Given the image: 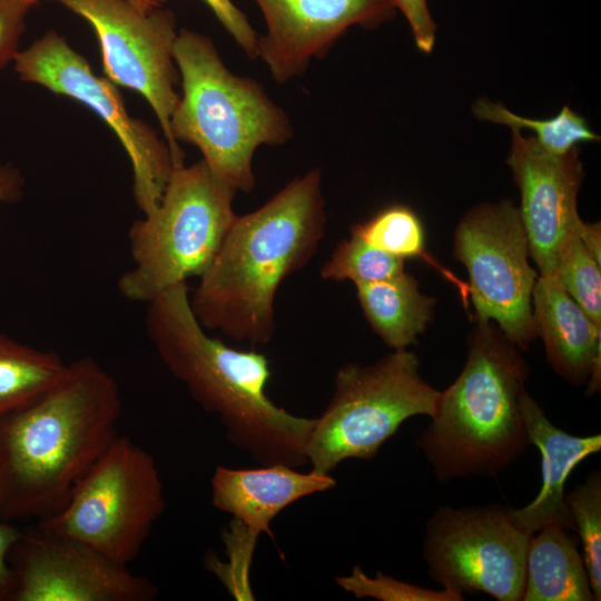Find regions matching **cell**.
I'll list each match as a JSON object with an SVG mask.
<instances>
[{
  "label": "cell",
  "instance_id": "25",
  "mask_svg": "<svg viewBox=\"0 0 601 601\" xmlns=\"http://www.w3.org/2000/svg\"><path fill=\"white\" fill-rule=\"evenodd\" d=\"M595 601L601 600V473L593 471L565 494Z\"/></svg>",
  "mask_w": 601,
  "mask_h": 601
},
{
  "label": "cell",
  "instance_id": "10",
  "mask_svg": "<svg viewBox=\"0 0 601 601\" xmlns=\"http://www.w3.org/2000/svg\"><path fill=\"white\" fill-rule=\"evenodd\" d=\"M531 536L506 505L440 506L425 525L426 572L443 589L461 594L520 601Z\"/></svg>",
  "mask_w": 601,
  "mask_h": 601
},
{
  "label": "cell",
  "instance_id": "17",
  "mask_svg": "<svg viewBox=\"0 0 601 601\" xmlns=\"http://www.w3.org/2000/svg\"><path fill=\"white\" fill-rule=\"evenodd\" d=\"M538 336L553 371L587 394L600 391L601 326H598L551 275H539L532 292Z\"/></svg>",
  "mask_w": 601,
  "mask_h": 601
},
{
  "label": "cell",
  "instance_id": "3",
  "mask_svg": "<svg viewBox=\"0 0 601 601\" xmlns=\"http://www.w3.org/2000/svg\"><path fill=\"white\" fill-rule=\"evenodd\" d=\"M189 293L183 283L148 304L146 332L165 366L205 411L219 416L231 445L262 465H305L315 418L275 405L266 394L267 357L209 336L191 309Z\"/></svg>",
  "mask_w": 601,
  "mask_h": 601
},
{
  "label": "cell",
  "instance_id": "23",
  "mask_svg": "<svg viewBox=\"0 0 601 601\" xmlns=\"http://www.w3.org/2000/svg\"><path fill=\"white\" fill-rule=\"evenodd\" d=\"M351 234L394 257L404 260L423 258L451 277L446 269L428 257L422 221L406 205L393 204L382 208L365 221L353 225Z\"/></svg>",
  "mask_w": 601,
  "mask_h": 601
},
{
  "label": "cell",
  "instance_id": "4",
  "mask_svg": "<svg viewBox=\"0 0 601 601\" xmlns=\"http://www.w3.org/2000/svg\"><path fill=\"white\" fill-rule=\"evenodd\" d=\"M529 367L500 328L477 318L466 362L436 402L416 446L439 482L495 477L531 445L522 397Z\"/></svg>",
  "mask_w": 601,
  "mask_h": 601
},
{
  "label": "cell",
  "instance_id": "31",
  "mask_svg": "<svg viewBox=\"0 0 601 601\" xmlns=\"http://www.w3.org/2000/svg\"><path fill=\"white\" fill-rule=\"evenodd\" d=\"M21 533L12 522L0 521V601H12L14 594L16 581L9 554Z\"/></svg>",
  "mask_w": 601,
  "mask_h": 601
},
{
  "label": "cell",
  "instance_id": "20",
  "mask_svg": "<svg viewBox=\"0 0 601 601\" xmlns=\"http://www.w3.org/2000/svg\"><path fill=\"white\" fill-rule=\"evenodd\" d=\"M355 287L366 321L393 349L415 344L433 317L435 299L423 294L406 272Z\"/></svg>",
  "mask_w": 601,
  "mask_h": 601
},
{
  "label": "cell",
  "instance_id": "26",
  "mask_svg": "<svg viewBox=\"0 0 601 601\" xmlns=\"http://www.w3.org/2000/svg\"><path fill=\"white\" fill-rule=\"evenodd\" d=\"M579 233L561 249L552 275L587 315L601 326V265L585 249Z\"/></svg>",
  "mask_w": 601,
  "mask_h": 601
},
{
  "label": "cell",
  "instance_id": "1",
  "mask_svg": "<svg viewBox=\"0 0 601 601\" xmlns=\"http://www.w3.org/2000/svg\"><path fill=\"white\" fill-rule=\"evenodd\" d=\"M118 383L82 356L32 403L0 417V521L45 519L118 435Z\"/></svg>",
  "mask_w": 601,
  "mask_h": 601
},
{
  "label": "cell",
  "instance_id": "22",
  "mask_svg": "<svg viewBox=\"0 0 601 601\" xmlns=\"http://www.w3.org/2000/svg\"><path fill=\"white\" fill-rule=\"evenodd\" d=\"M473 114L481 120L502 124L511 129H531L539 144L553 154H565L580 142L600 140L587 120L569 105L552 118L530 119L513 114L500 102L481 98L473 105Z\"/></svg>",
  "mask_w": 601,
  "mask_h": 601
},
{
  "label": "cell",
  "instance_id": "5",
  "mask_svg": "<svg viewBox=\"0 0 601 601\" xmlns=\"http://www.w3.org/2000/svg\"><path fill=\"white\" fill-rule=\"evenodd\" d=\"M174 59L181 79L170 118L174 141L194 145L217 176L237 191H252L256 149L290 140L289 118L260 83L225 66L208 36L178 31Z\"/></svg>",
  "mask_w": 601,
  "mask_h": 601
},
{
  "label": "cell",
  "instance_id": "33",
  "mask_svg": "<svg viewBox=\"0 0 601 601\" xmlns=\"http://www.w3.org/2000/svg\"><path fill=\"white\" fill-rule=\"evenodd\" d=\"M579 237L593 257V259L601 265V228L600 223H584L582 221Z\"/></svg>",
  "mask_w": 601,
  "mask_h": 601
},
{
  "label": "cell",
  "instance_id": "12",
  "mask_svg": "<svg viewBox=\"0 0 601 601\" xmlns=\"http://www.w3.org/2000/svg\"><path fill=\"white\" fill-rule=\"evenodd\" d=\"M96 33L104 72L117 87L141 95L152 108L176 165L184 152L174 141L170 118L178 102L174 59L178 35L171 10L144 8L131 0H57Z\"/></svg>",
  "mask_w": 601,
  "mask_h": 601
},
{
  "label": "cell",
  "instance_id": "15",
  "mask_svg": "<svg viewBox=\"0 0 601 601\" xmlns=\"http://www.w3.org/2000/svg\"><path fill=\"white\" fill-rule=\"evenodd\" d=\"M511 130L506 162L521 194L519 210L530 258L539 275H551L561 249L580 231L583 221L577 207L584 176L580 149L577 146L565 154H553L535 137Z\"/></svg>",
  "mask_w": 601,
  "mask_h": 601
},
{
  "label": "cell",
  "instance_id": "11",
  "mask_svg": "<svg viewBox=\"0 0 601 601\" xmlns=\"http://www.w3.org/2000/svg\"><path fill=\"white\" fill-rule=\"evenodd\" d=\"M13 62L22 81L87 106L109 126L130 160L137 207L141 214L152 210L177 165L167 141L128 114L117 86L93 73L86 58L52 30L19 50Z\"/></svg>",
  "mask_w": 601,
  "mask_h": 601
},
{
  "label": "cell",
  "instance_id": "14",
  "mask_svg": "<svg viewBox=\"0 0 601 601\" xmlns=\"http://www.w3.org/2000/svg\"><path fill=\"white\" fill-rule=\"evenodd\" d=\"M336 486L331 474L295 471L284 464L256 469L217 466L211 477V504L234 516L224 533L228 563L208 559V568L228 587L236 577L246 584L253 550L260 533L272 536L270 522L294 502ZM237 579V582H238Z\"/></svg>",
  "mask_w": 601,
  "mask_h": 601
},
{
  "label": "cell",
  "instance_id": "29",
  "mask_svg": "<svg viewBox=\"0 0 601 601\" xmlns=\"http://www.w3.org/2000/svg\"><path fill=\"white\" fill-rule=\"evenodd\" d=\"M30 7L18 0H0V70L13 61Z\"/></svg>",
  "mask_w": 601,
  "mask_h": 601
},
{
  "label": "cell",
  "instance_id": "16",
  "mask_svg": "<svg viewBox=\"0 0 601 601\" xmlns=\"http://www.w3.org/2000/svg\"><path fill=\"white\" fill-rule=\"evenodd\" d=\"M266 33L258 37L257 59L279 85L302 77L313 59L324 58L353 26L374 29L392 20L394 0H253Z\"/></svg>",
  "mask_w": 601,
  "mask_h": 601
},
{
  "label": "cell",
  "instance_id": "18",
  "mask_svg": "<svg viewBox=\"0 0 601 601\" xmlns=\"http://www.w3.org/2000/svg\"><path fill=\"white\" fill-rule=\"evenodd\" d=\"M522 411L531 440L541 453L542 485L536 497L521 509H512L519 526L533 535L549 523L574 531L565 504V482L585 457L601 450V435L577 436L556 427L538 402L525 391Z\"/></svg>",
  "mask_w": 601,
  "mask_h": 601
},
{
  "label": "cell",
  "instance_id": "27",
  "mask_svg": "<svg viewBox=\"0 0 601 601\" xmlns=\"http://www.w3.org/2000/svg\"><path fill=\"white\" fill-rule=\"evenodd\" d=\"M335 582L357 599L374 598L382 601H462L464 599L463 594L449 589L430 590L396 580L382 572L370 578L358 565L353 568L349 575L336 577Z\"/></svg>",
  "mask_w": 601,
  "mask_h": 601
},
{
  "label": "cell",
  "instance_id": "9",
  "mask_svg": "<svg viewBox=\"0 0 601 601\" xmlns=\"http://www.w3.org/2000/svg\"><path fill=\"white\" fill-rule=\"evenodd\" d=\"M453 255L469 274L476 318L493 322L519 349L538 337L532 292L539 274L531 266L519 207L510 200L484 203L457 224Z\"/></svg>",
  "mask_w": 601,
  "mask_h": 601
},
{
  "label": "cell",
  "instance_id": "24",
  "mask_svg": "<svg viewBox=\"0 0 601 601\" xmlns=\"http://www.w3.org/2000/svg\"><path fill=\"white\" fill-rule=\"evenodd\" d=\"M404 259L394 257L351 234L334 248L321 276L328 280H349L354 285L387 279L405 272Z\"/></svg>",
  "mask_w": 601,
  "mask_h": 601
},
{
  "label": "cell",
  "instance_id": "32",
  "mask_svg": "<svg viewBox=\"0 0 601 601\" xmlns=\"http://www.w3.org/2000/svg\"><path fill=\"white\" fill-rule=\"evenodd\" d=\"M22 186L23 180L20 171L11 165L0 162V204L19 199Z\"/></svg>",
  "mask_w": 601,
  "mask_h": 601
},
{
  "label": "cell",
  "instance_id": "6",
  "mask_svg": "<svg viewBox=\"0 0 601 601\" xmlns=\"http://www.w3.org/2000/svg\"><path fill=\"white\" fill-rule=\"evenodd\" d=\"M236 193L203 159L176 166L157 206L129 228L132 265L117 282L119 294L148 305L204 275L237 218Z\"/></svg>",
  "mask_w": 601,
  "mask_h": 601
},
{
  "label": "cell",
  "instance_id": "34",
  "mask_svg": "<svg viewBox=\"0 0 601 601\" xmlns=\"http://www.w3.org/2000/svg\"><path fill=\"white\" fill-rule=\"evenodd\" d=\"M24 4H27L28 7H32L33 4L38 3L39 1L41 0H18ZM134 1L135 3L144 7V8H155V7H159V6H155L152 4L149 0H131Z\"/></svg>",
  "mask_w": 601,
  "mask_h": 601
},
{
  "label": "cell",
  "instance_id": "7",
  "mask_svg": "<svg viewBox=\"0 0 601 601\" xmlns=\"http://www.w3.org/2000/svg\"><path fill=\"white\" fill-rule=\"evenodd\" d=\"M420 366L407 348L372 364L342 366L331 401L308 436L312 470L331 474L344 460H372L403 422L416 415L431 417L441 391L424 381Z\"/></svg>",
  "mask_w": 601,
  "mask_h": 601
},
{
  "label": "cell",
  "instance_id": "13",
  "mask_svg": "<svg viewBox=\"0 0 601 601\" xmlns=\"http://www.w3.org/2000/svg\"><path fill=\"white\" fill-rule=\"evenodd\" d=\"M9 562L12 601H150L157 588L96 548L71 538L23 532Z\"/></svg>",
  "mask_w": 601,
  "mask_h": 601
},
{
  "label": "cell",
  "instance_id": "21",
  "mask_svg": "<svg viewBox=\"0 0 601 601\" xmlns=\"http://www.w3.org/2000/svg\"><path fill=\"white\" fill-rule=\"evenodd\" d=\"M69 363L0 333V417L37 400L66 375Z\"/></svg>",
  "mask_w": 601,
  "mask_h": 601
},
{
  "label": "cell",
  "instance_id": "8",
  "mask_svg": "<svg viewBox=\"0 0 601 601\" xmlns=\"http://www.w3.org/2000/svg\"><path fill=\"white\" fill-rule=\"evenodd\" d=\"M154 457L117 435L77 482L65 505L41 519L38 530L82 541L129 565L165 511Z\"/></svg>",
  "mask_w": 601,
  "mask_h": 601
},
{
  "label": "cell",
  "instance_id": "19",
  "mask_svg": "<svg viewBox=\"0 0 601 601\" xmlns=\"http://www.w3.org/2000/svg\"><path fill=\"white\" fill-rule=\"evenodd\" d=\"M522 600L595 601L578 540L564 526L549 523L531 536Z\"/></svg>",
  "mask_w": 601,
  "mask_h": 601
},
{
  "label": "cell",
  "instance_id": "30",
  "mask_svg": "<svg viewBox=\"0 0 601 601\" xmlns=\"http://www.w3.org/2000/svg\"><path fill=\"white\" fill-rule=\"evenodd\" d=\"M396 9L406 18L417 49L424 53L433 50L436 23L431 17L426 0H394Z\"/></svg>",
  "mask_w": 601,
  "mask_h": 601
},
{
  "label": "cell",
  "instance_id": "28",
  "mask_svg": "<svg viewBox=\"0 0 601 601\" xmlns=\"http://www.w3.org/2000/svg\"><path fill=\"white\" fill-rule=\"evenodd\" d=\"M161 6L167 0H149ZM249 59H257L258 35L231 0H203Z\"/></svg>",
  "mask_w": 601,
  "mask_h": 601
},
{
  "label": "cell",
  "instance_id": "2",
  "mask_svg": "<svg viewBox=\"0 0 601 601\" xmlns=\"http://www.w3.org/2000/svg\"><path fill=\"white\" fill-rule=\"evenodd\" d=\"M327 221L322 173L295 177L258 209L237 216L209 268L189 293L205 329L267 344L280 284L315 255Z\"/></svg>",
  "mask_w": 601,
  "mask_h": 601
}]
</instances>
